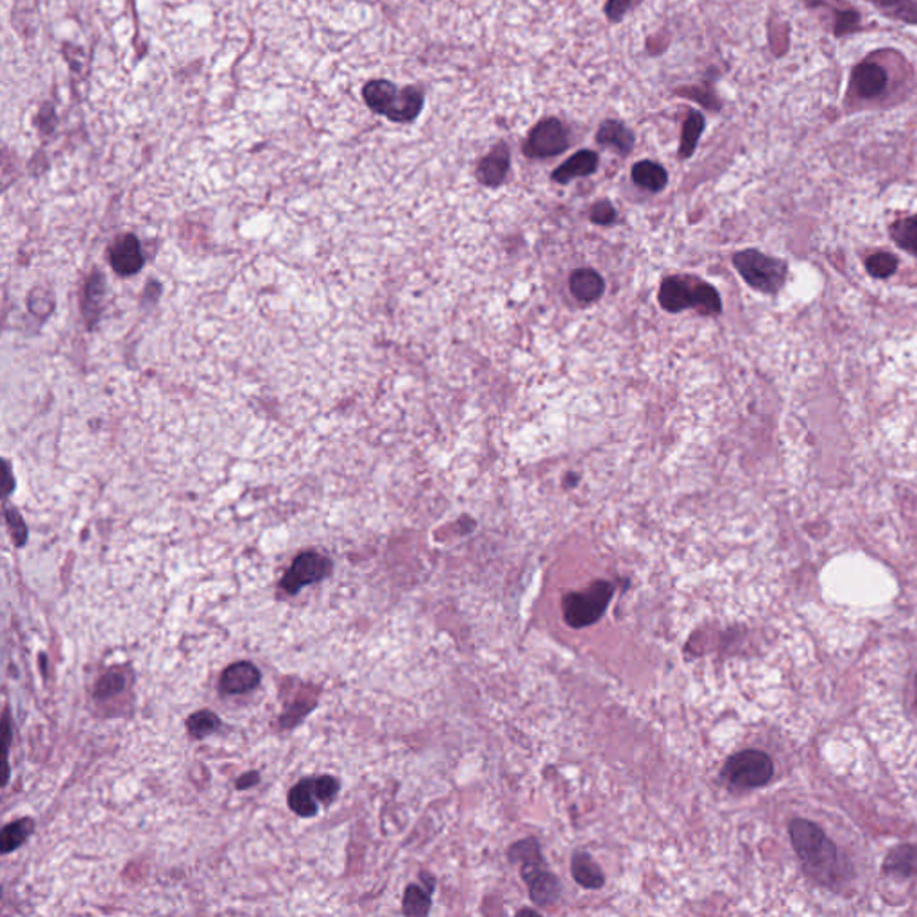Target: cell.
Masks as SVG:
<instances>
[{
  "mask_svg": "<svg viewBox=\"0 0 917 917\" xmlns=\"http://www.w3.org/2000/svg\"><path fill=\"white\" fill-rule=\"evenodd\" d=\"M332 568L333 565L326 556L317 552H303L294 559L292 567L283 576L280 588L289 595H296L301 588L326 579L332 574Z\"/></svg>",
  "mask_w": 917,
  "mask_h": 917,
  "instance_id": "7",
  "label": "cell"
},
{
  "mask_svg": "<svg viewBox=\"0 0 917 917\" xmlns=\"http://www.w3.org/2000/svg\"><path fill=\"white\" fill-rule=\"evenodd\" d=\"M433 881L428 885H408L403 894V913L405 915H426L432 906Z\"/></svg>",
  "mask_w": 917,
  "mask_h": 917,
  "instance_id": "21",
  "label": "cell"
},
{
  "mask_svg": "<svg viewBox=\"0 0 917 917\" xmlns=\"http://www.w3.org/2000/svg\"><path fill=\"white\" fill-rule=\"evenodd\" d=\"M597 165H599V156L597 153L593 151H581V153H576L570 160H567L561 167H558L552 174L554 181L558 183H568L572 181L574 178H583V176H590L597 171Z\"/></svg>",
  "mask_w": 917,
  "mask_h": 917,
  "instance_id": "15",
  "label": "cell"
},
{
  "mask_svg": "<svg viewBox=\"0 0 917 917\" xmlns=\"http://www.w3.org/2000/svg\"><path fill=\"white\" fill-rule=\"evenodd\" d=\"M258 781H260V774H258L257 770H251V772H246L244 776H240V778L237 779V788L246 790V788L255 787Z\"/></svg>",
  "mask_w": 917,
  "mask_h": 917,
  "instance_id": "36",
  "label": "cell"
},
{
  "mask_svg": "<svg viewBox=\"0 0 917 917\" xmlns=\"http://www.w3.org/2000/svg\"><path fill=\"white\" fill-rule=\"evenodd\" d=\"M890 235L899 248L917 255V215L894 223L890 226Z\"/></svg>",
  "mask_w": 917,
  "mask_h": 917,
  "instance_id": "26",
  "label": "cell"
},
{
  "mask_svg": "<svg viewBox=\"0 0 917 917\" xmlns=\"http://www.w3.org/2000/svg\"><path fill=\"white\" fill-rule=\"evenodd\" d=\"M790 838L795 853L808 871L815 876L833 872L837 863V847L817 824L804 819H794L790 822Z\"/></svg>",
  "mask_w": 917,
  "mask_h": 917,
  "instance_id": "1",
  "label": "cell"
},
{
  "mask_svg": "<svg viewBox=\"0 0 917 917\" xmlns=\"http://www.w3.org/2000/svg\"><path fill=\"white\" fill-rule=\"evenodd\" d=\"M851 85L854 92L863 99H874L881 96L887 88V72L871 62L860 63L851 76Z\"/></svg>",
  "mask_w": 917,
  "mask_h": 917,
  "instance_id": "11",
  "label": "cell"
},
{
  "mask_svg": "<svg viewBox=\"0 0 917 917\" xmlns=\"http://www.w3.org/2000/svg\"><path fill=\"white\" fill-rule=\"evenodd\" d=\"M694 307L699 308L702 314H719L722 303H720V298H719L717 290L711 285L695 280Z\"/></svg>",
  "mask_w": 917,
  "mask_h": 917,
  "instance_id": "27",
  "label": "cell"
},
{
  "mask_svg": "<svg viewBox=\"0 0 917 917\" xmlns=\"http://www.w3.org/2000/svg\"><path fill=\"white\" fill-rule=\"evenodd\" d=\"M597 140L601 146L617 149L620 155H627L635 146V135L618 121H606L599 128Z\"/></svg>",
  "mask_w": 917,
  "mask_h": 917,
  "instance_id": "18",
  "label": "cell"
},
{
  "mask_svg": "<svg viewBox=\"0 0 917 917\" xmlns=\"http://www.w3.org/2000/svg\"><path fill=\"white\" fill-rule=\"evenodd\" d=\"M509 858L513 862H536V860H543L542 858V853H540V844L534 840V838H529V840H522V842H517L511 849H509Z\"/></svg>",
  "mask_w": 917,
  "mask_h": 917,
  "instance_id": "30",
  "label": "cell"
},
{
  "mask_svg": "<svg viewBox=\"0 0 917 917\" xmlns=\"http://www.w3.org/2000/svg\"><path fill=\"white\" fill-rule=\"evenodd\" d=\"M35 831V820L31 817L19 819L8 826H4L3 835H0V845H3V853L8 854L15 849H19Z\"/></svg>",
  "mask_w": 917,
  "mask_h": 917,
  "instance_id": "22",
  "label": "cell"
},
{
  "mask_svg": "<svg viewBox=\"0 0 917 917\" xmlns=\"http://www.w3.org/2000/svg\"><path fill=\"white\" fill-rule=\"evenodd\" d=\"M142 264H144V257L140 251V244L135 237L124 235L121 240L115 242L114 251H112V265L119 274H122V276L135 274L137 271H140Z\"/></svg>",
  "mask_w": 917,
  "mask_h": 917,
  "instance_id": "12",
  "label": "cell"
},
{
  "mask_svg": "<svg viewBox=\"0 0 917 917\" xmlns=\"http://www.w3.org/2000/svg\"><path fill=\"white\" fill-rule=\"evenodd\" d=\"M694 287L695 282L681 278H669L661 283L660 303L669 312H679L686 307H694Z\"/></svg>",
  "mask_w": 917,
  "mask_h": 917,
  "instance_id": "13",
  "label": "cell"
},
{
  "mask_svg": "<svg viewBox=\"0 0 917 917\" xmlns=\"http://www.w3.org/2000/svg\"><path fill=\"white\" fill-rule=\"evenodd\" d=\"M570 146L568 130L558 119H545L531 131L526 153L533 158H549L561 155Z\"/></svg>",
  "mask_w": 917,
  "mask_h": 917,
  "instance_id": "8",
  "label": "cell"
},
{
  "mask_svg": "<svg viewBox=\"0 0 917 917\" xmlns=\"http://www.w3.org/2000/svg\"><path fill=\"white\" fill-rule=\"evenodd\" d=\"M860 19L854 12H842L838 13L837 17V24H835V33L837 35H844V33H849L853 31L856 26H858Z\"/></svg>",
  "mask_w": 917,
  "mask_h": 917,
  "instance_id": "33",
  "label": "cell"
},
{
  "mask_svg": "<svg viewBox=\"0 0 917 917\" xmlns=\"http://www.w3.org/2000/svg\"><path fill=\"white\" fill-rule=\"evenodd\" d=\"M633 180L638 187H642L645 190L660 192L665 189L669 176H667V171L660 164L644 160L633 167Z\"/></svg>",
  "mask_w": 917,
  "mask_h": 917,
  "instance_id": "19",
  "label": "cell"
},
{
  "mask_svg": "<svg viewBox=\"0 0 917 917\" xmlns=\"http://www.w3.org/2000/svg\"><path fill=\"white\" fill-rule=\"evenodd\" d=\"M6 518H8V526H10V531L13 534L15 543L19 547H24L26 542H28V527H26L24 520L21 518V515L15 509H8L6 511Z\"/></svg>",
  "mask_w": 917,
  "mask_h": 917,
  "instance_id": "31",
  "label": "cell"
},
{
  "mask_svg": "<svg viewBox=\"0 0 917 917\" xmlns=\"http://www.w3.org/2000/svg\"><path fill=\"white\" fill-rule=\"evenodd\" d=\"M774 774L772 760L756 749H747L733 754L724 769L722 778L736 788H758L770 781Z\"/></svg>",
  "mask_w": 917,
  "mask_h": 917,
  "instance_id": "5",
  "label": "cell"
},
{
  "mask_svg": "<svg viewBox=\"0 0 917 917\" xmlns=\"http://www.w3.org/2000/svg\"><path fill=\"white\" fill-rule=\"evenodd\" d=\"M124 688H126V676L119 670H110L97 681L94 697L97 701H106V699L119 695L121 692H124Z\"/></svg>",
  "mask_w": 917,
  "mask_h": 917,
  "instance_id": "28",
  "label": "cell"
},
{
  "mask_svg": "<svg viewBox=\"0 0 917 917\" xmlns=\"http://www.w3.org/2000/svg\"><path fill=\"white\" fill-rule=\"evenodd\" d=\"M885 871L899 876H917V847L915 845H897L894 847L885 860Z\"/></svg>",
  "mask_w": 917,
  "mask_h": 917,
  "instance_id": "20",
  "label": "cell"
},
{
  "mask_svg": "<svg viewBox=\"0 0 917 917\" xmlns=\"http://www.w3.org/2000/svg\"><path fill=\"white\" fill-rule=\"evenodd\" d=\"M221 724H223L221 717L210 710L196 711L187 719V729H189L190 736H194L198 740H203V738L214 735L221 728Z\"/></svg>",
  "mask_w": 917,
  "mask_h": 917,
  "instance_id": "24",
  "label": "cell"
},
{
  "mask_svg": "<svg viewBox=\"0 0 917 917\" xmlns=\"http://www.w3.org/2000/svg\"><path fill=\"white\" fill-rule=\"evenodd\" d=\"M367 106L396 122L414 121L423 108V92L416 87L396 88L389 81H371L364 88Z\"/></svg>",
  "mask_w": 917,
  "mask_h": 917,
  "instance_id": "2",
  "label": "cell"
},
{
  "mask_svg": "<svg viewBox=\"0 0 917 917\" xmlns=\"http://www.w3.org/2000/svg\"><path fill=\"white\" fill-rule=\"evenodd\" d=\"M312 706H314V704L303 706V702H299V704H296V706L289 708V710L283 713L282 720H280V722H282V726H283V728H289V726H290V719H294V726H296V724H298V722H299V720H301V719H303V717L312 710Z\"/></svg>",
  "mask_w": 917,
  "mask_h": 917,
  "instance_id": "35",
  "label": "cell"
},
{
  "mask_svg": "<svg viewBox=\"0 0 917 917\" xmlns=\"http://www.w3.org/2000/svg\"><path fill=\"white\" fill-rule=\"evenodd\" d=\"M341 790L333 776L305 778L298 781L289 792V806L299 817H314L319 812V803L330 804Z\"/></svg>",
  "mask_w": 917,
  "mask_h": 917,
  "instance_id": "6",
  "label": "cell"
},
{
  "mask_svg": "<svg viewBox=\"0 0 917 917\" xmlns=\"http://www.w3.org/2000/svg\"><path fill=\"white\" fill-rule=\"evenodd\" d=\"M883 15L897 19L906 24H917V4L912 0H867Z\"/></svg>",
  "mask_w": 917,
  "mask_h": 917,
  "instance_id": "23",
  "label": "cell"
},
{
  "mask_svg": "<svg viewBox=\"0 0 917 917\" xmlns=\"http://www.w3.org/2000/svg\"><path fill=\"white\" fill-rule=\"evenodd\" d=\"M522 878L529 885L531 899L536 904L547 906L561 897V881L556 874L545 869L543 860L527 862L522 867Z\"/></svg>",
  "mask_w": 917,
  "mask_h": 917,
  "instance_id": "9",
  "label": "cell"
},
{
  "mask_svg": "<svg viewBox=\"0 0 917 917\" xmlns=\"http://www.w3.org/2000/svg\"><path fill=\"white\" fill-rule=\"evenodd\" d=\"M572 874H574L576 881L579 885H583L585 888H601L606 883L604 872L593 862V858L588 853H585V851L574 853V856H572Z\"/></svg>",
  "mask_w": 917,
  "mask_h": 917,
  "instance_id": "17",
  "label": "cell"
},
{
  "mask_svg": "<svg viewBox=\"0 0 917 917\" xmlns=\"http://www.w3.org/2000/svg\"><path fill=\"white\" fill-rule=\"evenodd\" d=\"M10 745H12V726H10V715L6 713L4 715V747H6V754L10 751Z\"/></svg>",
  "mask_w": 917,
  "mask_h": 917,
  "instance_id": "37",
  "label": "cell"
},
{
  "mask_svg": "<svg viewBox=\"0 0 917 917\" xmlns=\"http://www.w3.org/2000/svg\"><path fill=\"white\" fill-rule=\"evenodd\" d=\"M733 262L742 278L765 294H776L787 280V264L760 251H740Z\"/></svg>",
  "mask_w": 917,
  "mask_h": 917,
  "instance_id": "4",
  "label": "cell"
},
{
  "mask_svg": "<svg viewBox=\"0 0 917 917\" xmlns=\"http://www.w3.org/2000/svg\"><path fill=\"white\" fill-rule=\"evenodd\" d=\"M915 686H917V679H915ZM915 702H917V697H915Z\"/></svg>",
  "mask_w": 917,
  "mask_h": 917,
  "instance_id": "38",
  "label": "cell"
},
{
  "mask_svg": "<svg viewBox=\"0 0 917 917\" xmlns=\"http://www.w3.org/2000/svg\"><path fill=\"white\" fill-rule=\"evenodd\" d=\"M570 289L579 301L590 303L599 299L604 292V280L592 269H579L570 278Z\"/></svg>",
  "mask_w": 917,
  "mask_h": 917,
  "instance_id": "16",
  "label": "cell"
},
{
  "mask_svg": "<svg viewBox=\"0 0 917 917\" xmlns=\"http://www.w3.org/2000/svg\"><path fill=\"white\" fill-rule=\"evenodd\" d=\"M702 130H704V117L697 112H690V115L685 122V128H683V139H681V147H679L681 158L692 156V153L695 151L697 142L702 135Z\"/></svg>",
  "mask_w": 917,
  "mask_h": 917,
  "instance_id": "25",
  "label": "cell"
},
{
  "mask_svg": "<svg viewBox=\"0 0 917 917\" xmlns=\"http://www.w3.org/2000/svg\"><path fill=\"white\" fill-rule=\"evenodd\" d=\"M262 681L260 670L249 661H237L230 665L219 681L221 694L224 695H240L255 690Z\"/></svg>",
  "mask_w": 917,
  "mask_h": 917,
  "instance_id": "10",
  "label": "cell"
},
{
  "mask_svg": "<svg viewBox=\"0 0 917 917\" xmlns=\"http://www.w3.org/2000/svg\"><path fill=\"white\" fill-rule=\"evenodd\" d=\"M509 149L506 144H499L479 165L477 178L486 187H497L504 181L508 171H509Z\"/></svg>",
  "mask_w": 917,
  "mask_h": 917,
  "instance_id": "14",
  "label": "cell"
},
{
  "mask_svg": "<svg viewBox=\"0 0 917 917\" xmlns=\"http://www.w3.org/2000/svg\"><path fill=\"white\" fill-rule=\"evenodd\" d=\"M613 219H615V210H613L611 203L601 201V203H597L593 206V210H592V221L593 223H597V224H610V223H613Z\"/></svg>",
  "mask_w": 917,
  "mask_h": 917,
  "instance_id": "32",
  "label": "cell"
},
{
  "mask_svg": "<svg viewBox=\"0 0 917 917\" xmlns=\"http://www.w3.org/2000/svg\"><path fill=\"white\" fill-rule=\"evenodd\" d=\"M865 267L874 278H888L897 269V258L890 253H874L867 258Z\"/></svg>",
  "mask_w": 917,
  "mask_h": 917,
  "instance_id": "29",
  "label": "cell"
},
{
  "mask_svg": "<svg viewBox=\"0 0 917 917\" xmlns=\"http://www.w3.org/2000/svg\"><path fill=\"white\" fill-rule=\"evenodd\" d=\"M631 4H633V0H610L606 6L608 19L613 22H618L626 15V12L629 10Z\"/></svg>",
  "mask_w": 917,
  "mask_h": 917,
  "instance_id": "34",
  "label": "cell"
},
{
  "mask_svg": "<svg viewBox=\"0 0 917 917\" xmlns=\"http://www.w3.org/2000/svg\"><path fill=\"white\" fill-rule=\"evenodd\" d=\"M615 593L610 581H597L586 592H572L563 597L565 622L574 629H583L595 624L608 610Z\"/></svg>",
  "mask_w": 917,
  "mask_h": 917,
  "instance_id": "3",
  "label": "cell"
}]
</instances>
